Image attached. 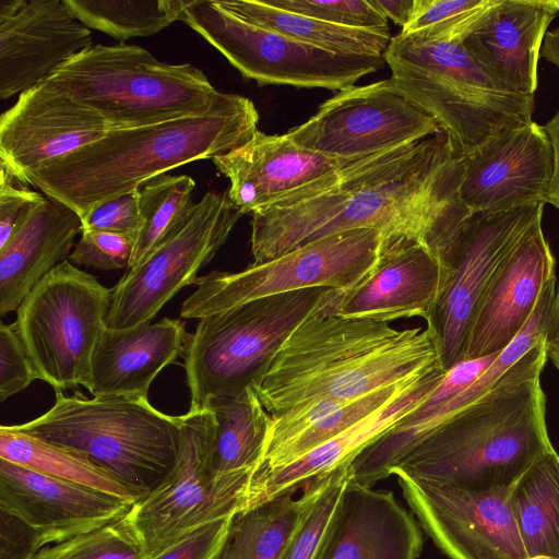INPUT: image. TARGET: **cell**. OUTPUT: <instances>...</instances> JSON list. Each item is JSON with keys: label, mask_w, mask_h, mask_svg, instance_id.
<instances>
[{"label": "cell", "mask_w": 559, "mask_h": 559, "mask_svg": "<svg viewBox=\"0 0 559 559\" xmlns=\"http://www.w3.org/2000/svg\"><path fill=\"white\" fill-rule=\"evenodd\" d=\"M554 154L535 121L502 130L463 155L459 198L468 213L547 203Z\"/></svg>", "instance_id": "cell-17"}, {"label": "cell", "mask_w": 559, "mask_h": 559, "mask_svg": "<svg viewBox=\"0 0 559 559\" xmlns=\"http://www.w3.org/2000/svg\"><path fill=\"white\" fill-rule=\"evenodd\" d=\"M258 122L253 103L234 94L205 115L111 130L41 166L27 183L83 218L95 206L139 190L170 169L243 145L258 131Z\"/></svg>", "instance_id": "cell-3"}, {"label": "cell", "mask_w": 559, "mask_h": 559, "mask_svg": "<svg viewBox=\"0 0 559 559\" xmlns=\"http://www.w3.org/2000/svg\"><path fill=\"white\" fill-rule=\"evenodd\" d=\"M212 160L228 178V198L242 215L266 209L352 162L305 148L287 133L270 135L259 130L243 145Z\"/></svg>", "instance_id": "cell-23"}, {"label": "cell", "mask_w": 559, "mask_h": 559, "mask_svg": "<svg viewBox=\"0 0 559 559\" xmlns=\"http://www.w3.org/2000/svg\"><path fill=\"white\" fill-rule=\"evenodd\" d=\"M498 0H415L401 35L418 43L463 40Z\"/></svg>", "instance_id": "cell-38"}, {"label": "cell", "mask_w": 559, "mask_h": 559, "mask_svg": "<svg viewBox=\"0 0 559 559\" xmlns=\"http://www.w3.org/2000/svg\"><path fill=\"white\" fill-rule=\"evenodd\" d=\"M0 248L3 247L27 217L44 200V195L16 182L4 169L0 170Z\"/></svg>", "instance_id": "cell-46"}, {"label": "cell", "mask_w": 559, "mask_h": 559, "mask_svg": "<svg viewBox=\"0 0 559 559\" xmlns=\"http://www.w3.org/2000/svg\"><path fill=\"white\" fill-rule=\"evenodd\" d=\"M331 289L272 295L201 318L183 352L189 409L201 411L211 399L236 395L252 386Z\"/></svg>", "instance_id": "cell-8"}, {"label": "cell", "mask_w": 559, "mask_h": 559, "mask_svg": "<svg viewBox=\"0 0 559 559\" xmlns=\"http://www.w3.org/2000/svg\"><path fill=\"white\" fill-rule=\"evenodd\" d=\"M556 260L537 219L501 263L481 295L469 325L464 358L502 350L532 316Z\"/></svg>", "instance_id": "cell-22"}, {"label": "cell", "mask_w": 559, "mask_h": 559, "mask_svg": "<svg viewBox=\"0 0 559 559\" xmlns=\"http://www.w3.org/2000/svg\"><path fill=\"white\" fill-rule=\"evenodd\" d=\"M194 180L187 176L160 175L139 189L141 229L134 239L129 267L143 262L176 235L188 221L194 203Z\"/></svg>", "instance_id": "cell-36"}, {"label": "cell", "mask_w": 559, "mask_h": 559, "mask_svg": "<svg viewBox=\"0 0 559 559\" xmlns=\"http://www.w3.org/2000/svg\"><path fill=\"white\" fill-rule=\"evenodd\" d=\"M189 334L179 319L106 328L91 358L85 388L94 396L148 399L156 376L183 355Z\"/></svg>", "instance_id": "cell-26"}, {"label": "cell", "mask_w": 559, "mask_h": 559, "mask_svg": "<svg viewBox=\"0 0 559 559\" xmlns=\"http://www.w3.org/2000/svg\"><path fill=\"white\" fill-rule=\"evenodd\" d=\"M81 216L47 197L0 248V316L19 308L36 284L70 254Z\"/></svg>", "instance_id": "cell-28"}, {"label": "cell", "mask_w": 559, "mask_h": 559, "mask_svg": "<svg viewBox=\"0 0 559 559\" xmlns=\"http://www.w3.org/2000/svg\"><path fill=\"white\" fill-rule=\"evenodd\" d=\"M132 504L0 459V509L33 527L45 547L117 522Z\"/></svg>", "instance_id": "cell-21"}, {"label": "cell", "mask_w": 559, "mask_h": 559, "mask_svg": "<svg viewBox=\"0 0 559 559\" xmlns=\"http://www.w3.org/2000/svg\"><path fill=\"white\" fill-rule=\"evenodd\" d=\"M546 340L480 399L456 412L391 469L473 489L511 487L554 450L540 374Z\"/></svg>", "instance_id": "cell-4"}, {"label": "cell", "mask_w": 559, "mask_h": 559, "mask_svg": "<svg viewBox=\"0 0 559 559\" xmlns=\"http://www.w3.org/2000/svg\"><path fill=\"white\" fill-rule=\"evenodd\" d=\"M44 547L33 527L0 509V559H34Z\"/></svg>", "instance_id": "cell-47"}, {"label": "cell", "mask_w": 559, "mask_h": 559, "mask_svg": "<svg viewBox=\"0 0 559 559\" xmlns=\"http://www.w3.org/2000/svg\"><path fill=\"white\" fill-rule=\"evenodd\" d=\"M543 127L549 138L554 154L552 178L547 203L559 210V109Z\"/></svg>", "instance_id": "cell-48"}, {"label": "cell", "mask_w": 559, "mask_h": 559, "mask_svg": "<svg viewBox=\"0 0 559 559\" xmlns=\"http://www.w3.org/2000/svg\"><path fill=\"white\" fill-rule=\"evenodd\" d=\"M415 0H369L386 19L405 26L411 19Z\"/></svg>", "instance_id": "cell-49"}, {"label": "cell", "mask_w": 559, "mask_h": 559, "mask_svg": "<svg viewBox=\"0 0 559 559\" xmlns=\"http://www.w3.org/2000/svg\"><path fill=\"white\" fill-rule=\"evenodd\" d=\"M83 230H100L136 238L142 218L139 205V190L110 199L91 210L82 218Z\"/></svg>", "instance_id": "cell-44"}, {"label": "cell", "mask_w": 559, "mask_h": 559, "mask_svg": "<svg viewBox=\"0 0 559 559\" xmlns=\"http://www.w3.org/2000/svg\"><path fill=\"white\" fill-rule=\"evenodd\" d=\"M0 459L135 502L131 492L109 472L57 445L0 427Z\"/></svg>", "instance_id": "cell-35"}, {"label": "cell", "mask_w": 559, "mask_h": 559, "mask_svg": "<svg viewBox=\"0 0 559 559\" xmlns=\"http://www.w3.org/2000/svg\"><path fill=\"white\" fill-rule=\"evenodd\" d=\"M245 20L296 40L340 55L383 56L390 31L333 24L312 16L274 8L262 0H222Z\"/></svg>", "instance_id": "cell-34"}, {"label": "cell", "mask_w": 559, "mask_h": 559, "mask_svg": "<svg viewBox=\"0 0 559 559\" xmlns=\"http://www.w3.org/2000/svg\"><path fill=\"white\" fill-rule=\"evenodd\" d=\"M145 549L124 515L95 531L44 547L34 559H144Z\"/></svg>", "instance_id": "cell-39"}, {"label": "cell", "mask_w": 559, "mask_h": 559, "mask_svg": "<svg viewBox=\"0 0 559 559\" xmlns=\"http://www.w3.org/2000/svg\"><path fill=\"white\" fill-rule=\"evenodd\" d=\"M442 367L419 377L384 405L285 466L257 472L250 483L245 510L296 490L316 478L349 464L362 450L413 412L440 383Z\"/></svg>", "instance_id": "cell-25"}, {"label": "cell", "mask_w": 559, "mask_h": 559, "mask_svg": "<svg viewBox=\"0 0 559 559\" xmlns=\"http://www.w3.org/2000/svg\"><path fill=\"white\" fill-rule=\"evenodd\" d=\"M38 374L14 325H0V401L26 389Z\"/></svg>", "instance_id": "cell-43"}, {"label": "cell", "mask_w": 559, "mask_h": 559, "mask_svg": "<svg viewBox=\"0 0 559 559\" xmlns=\"http://www.w3.org/2000/svg\"><path fill=\"white\" fill-rule=\"evenodd\" d=\"M110 302L111 289L68 259L36 284L13 323L38 379L55 391L85 385Z\"/></svg>", "instance_id": "cell-9"}, {"label": "cell", "mask_w": 559, "mask_h": 559, "mask_svg": "<svg viewBox=\"0 0 559 559\" xmlns=\"http://www.w3.org/2000/svg\"><path fill=\"white\" fill-rule=\"evenodd\" d=\"M544 203L468 214L437 251L445 275L427 329L447 371L464 358L472 318L490 280L528 228L543 218Z\"/></svg>", "instance_id": "cell-13"}, {"label": "cell", "mask_w": 559, "mask_h": 559, "mask_svg": "<svg viewBox=\"0 0 559 559\" xmlns=\"http://www.w3.org/2000/svg\"><path fill=\"white\" fill-rule=\"evenodd\" d=\"M271 7L312 16L333 24L390 31L388 19L369 0H264Z\"/></svg>", "instance_id": "cell-41"}, {"label": "cell", "mask_w": 559, "mask_h": 559, "mask_svg": "<svg viewBox=\"0 0 559 559\" xmlns=\"http://www.w3.org/2000/svg\"><path fill=\"white\" fill-rule=\"evenodd\" d=\"M438 254L425 241L408 235H383L369 272L343 290L334 314L380 322L430 317L444 281Z\"/></svg>", "instance_id": "cell-20"}, {"label": "cell", "mask_w": 559, "mask_h": 559, "mask_svg": "<svg viewBox=\"0 0 559 559\" xmlns=\"http://www.w3.org/2000/svg\"><path fill=\"white\" fill-rule=\"evenodd\" d=\"M392 87L431 116L463 155L533 121L534 96L502 90L462 40L418 43L397 34L383 55Z\"/></svg>", "instance_id": "cell-7"}, {"label": "cell", "mask_w": 559, "mask_h": 559, "mask_svg": "<svg viewBox=\"0 0 559 559\" xmlns=\"http://www.w3.org/2000/svg\"><path fill=\"white\" fill-rule=\"evenodd\" d=\"M92 45L64 0H0V98L40 84Z\"/></svg>", "instance_id": "cell-19"}, {"label": "cell", "mask_w": 559, "mask_h": 559, "mask_svg": "<svg viewBox=\"0 0 559 559\" xmlns=\"http://www.w3.org/2000/svg\"><path fill=\"white\" fill-rule=\"evenodd\" d=\"M181 417L177 461L167 477L126 514L145 557L195 528L243 511L253 473L215 477L212 466L216 420L209 408Z\"/></svg>", "instance_id": "cell-11"}, {"label": "cell", "mask_w": 559, "mask_h": 559, "mask_svg": "<svg viewBox=\"0 0 559 559\" xmlns=\"http://www.w3.org/2000/svg\"><path fill=\"white\" fill-rule=\"evenodd\" d=\"M67 449L115 476L134 497L148 496L171 472L181 439V417L162 413L148 399L81 392L56 401L39 417L5 426Z\"/></svg>", "instance_id": "cell-5"}, {"label": "cell", "mask_w": 559, "mask_h": 559, "mask_svg": "<svg viewBox=\"0 0 559 559\" xmlns=\"http://www.w3.org/2000/svg\"><path fill=\"white\" fill-rule=\"evenodd\" d=\"M241 212L227 192H206L194 203L181 229L128 272L111 289L106 328L127 329L151 322L181 288L195 284L228 239Z\"/></svg>", "instance_id": "cell-14"}, {"label": "cell", "mask_w": 559, "mask_h": 559, "mask_svg": "<svg viewBox=\"0 0 559 559\" xmlns=\"http://www.w3.org/2000/svg\"><path fill=\"white\" fill-rule=\"evenodd\" d=\"M259 85L342 91L382 69L383 56L340 55L251 23L222 0H185L180 20Z\"/></svg>", "instance_id": "cell-10"}, {"label": "cell", "mask_w": 559, "mask_h": 559, "mask_svg": "<svg viewBox=\"0 0 559 559\" xmlns=\"http://www.w3.org/2000/svg\"><path fill=\"white\" fill-rule=\"evenodd\" d=\"M463 154L440 131L345 165L252 214L253 263L322 237L370 228L416 237L436 252L471 213L459 198Z\"/></svg>", "instance_id": "cell-1"}, {"label": "cell", "mask_w": 559, "mask_h": 559, "mask_svg": "<svg viewBox=\"0 0 559 559\" xmlns=\"http://www.w3.org/2000/svg\"><path fill=\"white\" fill-rule=\"evenodd\" d=\"M547 358L559 369V329L546 340Z\"/></svg>", "instance_id": "cell-51"}, {"label": "cell", "mask_w": 559, "mask_h": 559, "mask_svg": "<svg viewBox=\"0 0 559 559\" xmlns=\"http://www.w3.org/2000/svg\"><path fill=\"white\" fill-rule=\"evenodd\" d=\"M349 478L348 464L329 474L325 486L287 546L282 559H322Z\"/></svg>", "instance_id": "cell-40"}, {"label": "cell", "mask_w": 559, "mask_h": 559, "mask_svg": "<svg viewBox=\"0 0 559 559\" xmlns=\"http://www.w3.org/2000/svg\"><path fill=\"white\" fill-rule=\"evenodd\" d=\"M41 83L98 114L111 130L205 115L234 95L217 91L191 63L163 62L127 44H93Z\"/></svg>", "instance_id": "cell-6"}, {"label": "cell", "mask_w": 559, "mask_h": 559, "mask_svg": "<svg viewBox=\"0 0 559 559\" xmlns=\"http://www.w3.org/2000/svg\"><path fill=\"white\" fill-rule=\"evenodd\" d=\"M393 475L423 528L450 559H527L511 487L473 489Z\"/></svg>", "instance_id": "cell-16"}, {"label": "cell", "mask_w": 559, "mask_h": 559, "mask_svg": "<svg viewBox=\"0 0 559 559\" xmlns=\"http://www.w3.org/2000/svg\"><path fill=\"white\" fill-rule=\"evenodd\" d=\"M440 131L431 116L399 94L386 79L338 91L287 134L305 148L353 160Z\"/></svg>", "instance_id": "cell-15"}, {"label": "cell", "mask_w": 559, "mask_h": 559, "mask_svg": "<svg viewBox=\"0 0 559 559\" xmlns=\"http://www.w3.org/2000/svg\"><path fill=\"white\" fill-rule=\"evenodd\" d=\"M204 408L211 409L216 420L214 476L255 474L263 462L272 416L253 388L248 386L236 395L211 399Z\"/></svg>", "instance_id": "cell-32"}, {"label": "cell", "mask_w": 559, "mask_h": 559, "mask_svg": "<svg viewBox=\"0 0 559 559\" xmlns=\"http://www.w3.org/2000/svg\"><path fill=\"white\" fill-rule=\"evenodd\" d=\"M382 236L377 229H350L239 272L212 271L198 278L180 317L200 320L254 299L313 287L346 292L372 267Z\"/></svg>", "instance_id": "cell-12"}, {"label": "cell", "mask_w": 559, "mask_h": 559, "mask_svg": "<svg viewBox=\"0 0 559 559\" xmlns=\"http://www.w3.org/2000/svg\"><path fill=\"white\" fill-rule=\"evenodd\" d=\"M332 289L252 385L271 416L316 400L353 401L442 367L427 328L330 313Z\"/></svg>", "instance_id": "cell-2"}, {"label": "cell", "mask_w": 559, "mask_h": 559, "mask_svg": "<svg viewBox=\"0 0 559 559\" xmlns=\"http://www.w3.org/2000/svg\"><path fill=\"white\" fill-rule=\"evenodd\" d=\"M233 518L230 515L202 525L144 559H217L227 539Z\"/></svg>", "instance_id": "cell-45"}, {"label": "cell", "mask_w": 559, "mask_h": 559, "mask_svg": "<svg viewBox=\"0 0 559 559\" xmlns=\"http://www.w3.org/2000/svg\"><path fill=\"white\" fill-rule=\"evenodd\" d=\"M419 377L378 389L353 401L316 400L272 416L263 462L258 472L297 461L384 405Z\"/></svg>", "instance_id": "cell-30"}, {"label": "cell", "mask_w": 559, "mask_h": 559, "mask_svg": "<svg viewBox=\"0 0 559 559\" xmlns=\"http://www.w3.org/2000/svg\"><path fill=\"white\" fill-rule=\"evenodd\" d=\"M540 56L559 69V27L547 31Z\"/></svg>", "instance_id": "cell-50"}, {"label": "cell", "mask_w": 559, "mask_h": 559, "mask_svg": "<svg viewBox=\"0 0 559 559\" xmlns=\"http://www.w3.org/2000/svg\"><path fill=\"white\" fill-rule=\"evenodd\" d=\"M109 131L98 114L40 83L20 94L0 117V166L16 182L28 186L35 170Z\"/></svg>", "instance_id": "cell-18"}, {"label": "cell", "mask_w": 559, "mask_h": 559, "mask_svg": "<svg viewBox=\"0 0 559 559\" xmlns=\"http://www.w3.org/2000/svg\"><path fill=\"white\" fill-rule=\"evenodd\" d=\"M423 535L391 491L348 478L322 559H417Z\"/></svg>", "instance_id": "cell-27"}, {"label": "cell", "mask_w": 559, "mask_h": 559, "mask_svg": "<svg viewBox=\"0 0 559 559\" xmlns=\"http://www.w3.org/2000/svg\"><path fill=\"white\" fill-rule=\"evenodd\" d=\"M558 329L559 281L554 277L545 284L528 321L475 382L442 403L429 404L425 399L390 430L391 445L401 454L413 451L449 417L490 391L531 348L547 340Z\"/></svg>", "instance_id": "cell-29"}, {"label": "cell", "mask_w": 559, "mask_h": 559, "mask_svg": "<svg viewBox=\"0 0 559 559\" xmlns=\"http://www.w3.org/2000/svg\"><path fill=\"white\" fill-rule=\"evenodd\" d=\"M510 502L527 559H559V454L540 455L511 486Z\"/></svg>", "instance_id": "cell-33"}, {"label": "cell", "mask_w": 559, "mask_h": 559, "mask_svg": "<svg viewBox=\"0 0 559 559\" xmlns=\"http://www.w3.org/2000/svg\"><path fill=\"white\" fill-rule=\"evenodd\" d=\"M90 29L117 40L152 36L180 20L185 0H64Z\"/></svg>", "instance_id": "cell-37"}, {"label": "cell", "mask_w": 559, "mask_h": 559, "mask_svg": "<svg viewBox=\"0 0 559 559\" xmlns=\"http://www.w3.org/2000/svg\"><path fill=\"white\" fill-rule=\"evenodd\" d=\"M559 0H498L462 45L502 90L534 96L537 64Z\"/></svg>", "instance_id": "cell-24"}, {"label": "cell", "mask_w": 559, "mask_h": 559, "mask_svg": "<svg viewBox=\"0 0 559 559\" xmlns=\"http://www.w3.org/2000/svg\"><path fill=\"white\" fill-rule=\"evenodd\" d=\"M328 477L308 483L299 498L287 490L235 514L217 559H282Z\"/></svg>", "instance_id": "cell-31"}, {"label": "cell", "mask_w": 559, "mask_h": 559, "mask_svg": "<svg viewBox=\"0 0 559 559\" xmlns=\"http://www.w3.org/2000/svg\"><path fill=\"white\" fill-rule=\"evenodd\" d=\"M132 250L133 239L128 236L84 229L68 260L98 270H120L129 267Z\"/></svg>", "instance_id": "cell-42"}]
</instances>
